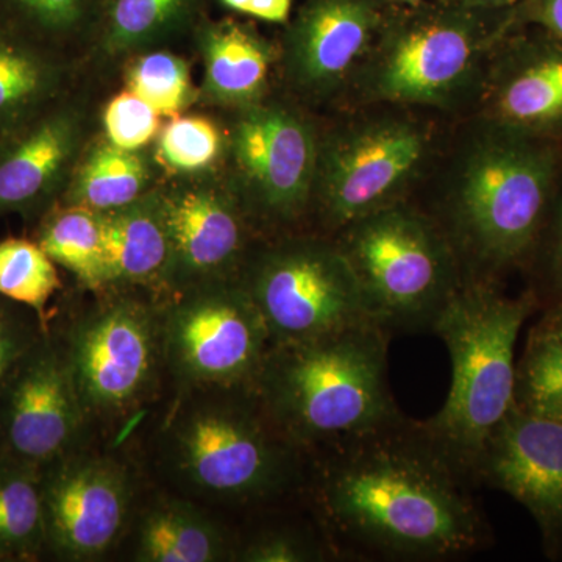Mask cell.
Returning a JSON list of instances; mask_svg holds the SVG:
<instances>
[{"label": "cell", "instance_id": "6da1fadb", "mask_svg": "<svg viewBox=\"0 0 562 562\" xmlns=\"http://www.w3.org/2000/svg\"><path fill=\"white\" fill-rule=\"evenodd\" d=\"M305 482L335 560L460 561L492 542L476 484L406 416L310 454Z\"/></svg>", "mask_w": 562, "mask_h": 562}, {"label": "cell", "instance_id": "7a4b0ae2", "mask_svg": "<svg viewBox=\"0 0 562 562\" xmlns=\"http://www.w3.org/2000/svg\"><path fill=\"white\" fill-rule=\"evenodd\" d=\"M561 144L479 120L454 121L417 202L446 233L464 281H498L538 254Z\"/></svg>", "mask_w": 562, "mask_h": 562}, {"label": "cell", "instance_id": "3957f363", "mask_svg": "<svg viewBox=\"0 0 562 562\" xmlns=\"http://www.w3.org/2000/svg\"><path fill=\"white\" fill-rule=\"evenodd\" d=\"M391 335L373 321L271 346L254 391L281 435L312 454L401 419L387 376Z\"/></svg>", "mask_w": 562, "mask_h": 562}, {"label": "cell", "instance_id": "277c9868", "mask_svg": "<svg viewBox=\"0 0 562 562\" xmlns=\"http://www.w3.org/2000/svg\"><path fill=\"white\" fill-rule=\"evenodd\" d=\"M516 29L513 11L469 9L457 0L391 5L344 109L390 103L465 120L492 52Z\"/></svg>", "mask_w": 562, "mask_h": 562}, {"label": "cell", "instance_id": "5b68a950", "mask_svg": "<svg viewBox=\"0 0 562 562\" xmlns=\"http://www.w3.org/2000/svg\"><path fill=\"white\" fill-rule=\"evenodd\" d=\"M453 122L390 103L324 114L308 231L335 236L368 214L412 201L441 157Z\"/></svg>", "mask_w": 562, "mask_h": 562}, {"label": "cell", "instance_id": "8992f818", "mask_svg": "<svg viewBox=\"0 0 562 562\" xmlns=\"http://www.w3.org/2000/svg\"><path fill=\"white\" fill-rule=\"evenodd\" d=\"M538 306L532 291L509 297L498 281H464L432 325L452 360V387L441 412L422 425L473 483L487 439L514 408V347Z\"/></svg>", "mask_w": 562, "mask_h": 562}, {"label": "cell", "instance_id": "52a82bcc", "mask_svg": "<svg viewBox=\"0 0 562 562\" xmlns=\"http://www.w3.org/2000/svg\"><path fill=\"white\" fill-rule=\"evenodd\" d=\"M166 430V457L184 487L211 501L258 505L301 490L308 454L272 424L254 390H203Z\"/></svg>", "mask_w": 562, "mask_h": 562}, {"label": "cell", "instance_id": "ba28073f", "mask_svg": "<svg viewBox=\"0 0 562 562\" xmlns=\"http://www.w3.org/2000/svg\"><path fill=\"white\" fill-rule=\"evenodd\" d=\"M333 238L353 269L366 312L391 336L432 331L464 283L446 233L413 199L351 222Z\"/></svg>", "mask_w": 562, "mask_h": 562}, {"label": "cell", "instance_id": "9c48e42d", "mask_svg": "<svg viewBox=\"0 0 562 562\" xmlns=\"http://www.w3.org/2000/svg\"><path fill=\"white\" fill-rule=\"evenodd\" d=\"M220 114L221 171L258 235L308 231L324 114L279 87L255 105Z\"/></svg>", "mask_w": 562, "mask_h": 562}, {"label": "cell", "instance_id": "30bf717a", "mask_svg": "<svg viewBox=\"0 0 562 562\" xmlns=\"http://www.w3.org/2000/svg\"><path fill=\"white\" fill-rule=\"evenodd\" d=\"M271 346L310 341L362 321L357 277L333 236L312 231L262 238L239 277Z\"/></svg>", "mask_w": 562, "mask_h": 562}, {"label": "cell", "instance_id": "8fae6325", "mask_svg": "<svg viewBox=\"0 0 562 562\" xmlns=\"http://www.w3.org/2000/svg\"><path fill=\"white\" fill-rule=\"evenodd\" d=\"M88 419L113 420L138 408L157 384L162 306L135 291H106L58 333Z\"/></svg>", "mask_w": 562, "mask_h": 562}, {"label": "cell", "instance_id": "7c38bea8", "mask_svg": "<svg viewBox=\"0 0 562 562\" xmlns=\"http://www.w3.org/2000/svg\"><path fill=\"white\" fill-rule=\"evenodd\" d=\"M161 306L165 364L181 386L254 390L271 338L241 280L203 284Z\"/></svg>", "mask_w": 562, "mask_h": 562}, {"label": "cell", "instance_id": "4fadbf2b", "mask_svg": "<svg viewBox=\"0 0 562 562\" xmlns=\"http://www.w3.org/2000/svg\"><path fill=\"white\" fill-rule=\"evenodd\" d=\"M391 5L387 0H303L277 38V87L316 113L344 109Z\"/></svg>", "mask_w": 562, "mask_h": 562}, {"label": "cell", "instance_id": "5bb4252c", "mask_svg": "<svg viewBox=\"0 0 562 562\" xmlns=\"http://www.w3.org/2000/svg\"><path fill=\"white\" fill-rule=\"evenodd\" d=\"M157 195L171 243L166 302L203 284L238 280L262 238L221 168L166 173Z\"/></svg>", "mask_w": 562, "mask_h": 562}, {"label": "cell", "instance_id": "9a60e30c", "mask_svg": "<svg viewBox=\"0 0 562 562\" xmlns=\"http://www.w3.org/2000/svg\"><path fill=\"white\" fill-rule=\"evenodd\" d=\"M102 83L85 79L0 136V217L36 224L60 203L80 158L101 133Z\"/></svg>", "mask_w": 562, "mask_h": 562}, {"label": "cell", "instance_id": "2e32d148", "mask_svg": "<svg viewBox=\"0 0 562 562\" xmlns=\"http://www.w3.org/2000/svg\"><path fill=\"white\" fill-rule=\"evenodd\" d=\"M88 419L54 328L27 351L0 401V454L44 469L83 449Z\"/></svg>", "mask_w": 562, "mask_h": 562}, {"label": "cell", "instance_id": "e0dca14e", "mask_svg": "<svg viewBox=\"0 0 562 562\" xmlns=\"http://www.w3.org/2000/svg\"><path fill=\"white\" fill-rule=\"evenodd\" d=\"M41 491L46 557L98 561L120 541L133 497L124 462L81 449L41 471Z\"/></svg>", "mask_w": 562, "mask_h": 562}, {"label": "cell", "instance_id": "ac0fdd59", "mask_svg": "<svg viewBox=\"0 0 562 562\" xmlns=\"http://www.w3.org/2000/svg\"><path fill=\"white\" fill-rule=\"evenodd\" d=\"M469 117L562 146V40L535 25L509 32Z\"/></svg>", "mask_w": 562, "mask_h": 562}, {"label": "cell", "instance_id": "d6986e66", "mask_svg": "<svg viewBox=\"0 0 562 562\" xmlns=\"http://www.w3.org/2000/svg\"><path fill=\"white\" fill-rule=\"evenodd\" d=\"M473 480L524 505L541 530L547 557L562 560V420L514 405L487 439Z\"/></svg>", "mask_w": 562, "mask_h": 562}, {"label": "cell", "instance_id": "ffe728a7", "mask_svg": "<svg viewBox=\"0 0 562 562\" xmlns=\"http://www.w3.org/2000/svg\"><path fill=\"white\" fill-rule=\"evenodd\" d=\"M202 63L198 106L228 113L261 102L277 88L279 41L258 31L255 22L205 16L191 35Z\"/></svg>", "mask_w": 562, "mask_h": 562}, {"label": "cell", "instance_id": "44dd1931", "mask_svg": "<svg viewBox=\"0 0 562 562\" xmlns=\"http://www.w3.org/2000/svg\"><path fill=\"white\" fill-rule=\"evenodd\" d=\"M213 0H101L98 21L81 65L88 79L102 85L117 79L136 55L173 49L209 16Z\"/></svg>", "mask_w": 562, "mask_h": 562}, {"label": "cell", "instance_id": "7402d4cb", "mask_svg": "<svg viewBox=\"0 0 562 562\" xmlns=\"http://www.w3.org/2000/svg\"><path fill=\"white\" fill-rule=\"evenodd\" d=\"M101 220L106 291L146 292L154 301H168L171 243L157 188L131 205L101 213Z\"/></svg>", "mask_w": 562, "mask_h": 562}, {"label": "cell", "instance_id": "603a6c76", "mask_svg": "<svg viewBox=\"0 0 562 562\" xmlns=\"http://www.w3.org/2000/svg\"><path fill=\"white\" fill-rule=\"evenodd\" d=\"M87 79L79 58L0 21V136Z\"/></svg>", "mask_w": 562, "mask_h": 562}, {"label": "cell", "instance_id": "cb8c5ba5", "mask_svg": "<svg viewBox=\"0 0 562 562\" xmlns=\"http://www.w3.org/2000/svg\"><path fill=\"white\" fill-rule=\"evenodd\" d=\"M165 176L154 147L122 149L110 143L101 131L80 158L58 205L106 213L139 201L154 191Z\"/></svg>", "mask_w": 562, "mask_h": 562}, {"label": "cell", "instance_id": "d4e9b609", "mask_svg": "<svg viewBox=\"0 0 562 562\" xmlns=\"http://www.w3.org/2000/svg\"><path fill=\"white\" fill-rule=\"evenodd\" d=\"M238 543L205 513L183 501H162L140 516L133 560L138 562L235 561Z\"/></svg>", "mask_w": 562, "mask_h": 562}, {"label": "cell", "instance_id": "484cf974", "mask_svg": "<svg viewBox=\"0 0 562 562\" xmlns=\"http://www.w3.org/2000/svg\"><path fill=\"white\" fill-rule=\"evenodd\" d=\"M35 241L85 290L106 291L101 213L57 205L35 224Z\"/></svg>", "mask_w": 562, "mask_h": 562}, {"label": "cell", "instance_id": "4316f807", "mask_svg": "<svg viewBox=\"0 0 562 562\" xmlns=\"http://www.w3.org/2000/svg\"><path fill=\"white\" fill-rule=\"evenodd\" d=\"M41 471L0 454V562L46 557Z\"/></svg>", "mask_w": 562, "mask_h": 562}, {"label": "cell", "instance_id": "83f0119b", "mask_svg": "<svg viewBox=\"0 0 562 562\" xmlns=\"http://www.w3.org/2000/svg\"><path fill=\"white\" fill-rule=\"evenodd\" d=\"M99 9L101 0H0V21L81 61Z\"/></svg>", "mask_w": 562, "mask_h": 562}, {"label": "cell", "instance_id": "f1b7e54d", "mask_svg": "<svg viewBox=\"0 0 562 562\" xmlns=\"http://www.w3.org/2000/svg\"><path fill=\"white\" fill-rule=\"evenodd\" d=\"M117 79H121L122 88L154 106L162 120L187 113L199 102L191 61L169 47L131 58L122 66Z\"/></svg>", "mask_w": 562, "mask_h": 562}, {"label": "cell", "instance_id": "f546056e", "mask_svg": "<svg viewBox=\"0 0 562 562\" xmlns=\"http://www.w3.org/2000/svg\"><path fill=\"white\" fill-rule=\"evenodd\" d=\"M151 147L165 173H194L221 168L225 151L224 121L216 111H187L162 122Z\"/></svg>", "mask_w": 562, "mask_h": 562}, {"label": "cell", "instance_id": "4dcf8cb0", "mask_svg": "<svg viewBox=\"0 0 562 562\" xmlns=\"http://www.w3.org/2000/svg\"><path fill=\"white\" fill-rule=\"evenodd\" d=\"M57 268L35 239L9 236L0 241V295L32 310L50 328L49 303L63 288Z\"/></svg>", "mask_w": 562, "mask_h": 562}, {"label": "cell", "instance_id": "1f68e13d", "mask_svg": "<svg viewBox=\"0 0 562 562\" xmlns=\"http://www.w3.org/2000/svg\"><path fill=\"white\" fill-rule=\"evenodd\" d=\"M514 405L562 420V335L539 322L516 366Z\"/></svg>", "mask_w": 562, "mask_h": 562}, {"label": "cell", "instance_id": "d6a6232c", "mask_svg": "<svg viewBox=\"0 0 562 562\" xmlns=\"http://www.w3.org/2000/svg\"><path fill=\"white\" fill-rule=\"evenodd\" d=\"M162 122L165 120L154 106L125 88L102 105V135L122 149L150 147L161 131Z\"/></svg>", "mask_w": 562, "mask_h": 562}, {"label": "cell", "instance_id": "836d02e7", "mask_svg": "<svg viewBox=\"0 0 562 562\" xmlns=\"http://www.w3.org/2000/svg\"><path fill=\"white\" fill-rule=\"evenodd\" d=\"M335 560L322 531L301 528H269L239 543L235 561L241 562H319Z\"/></svg>", "mask_w": 562, "mask_h": 562}, {"label": "cell", "instance_id": "e575fe53", "mask_svg": "<svg viewBox=\"0 0 562 562\" xmlns=\"http://www.w3.org/2000/svg\"><path fill=\"white\" fill-rule=\"evenodd\" d=\"M47 330L32 310L0 295V401L22 358Z\"/></svg>", "mask_w": 562, "mask_h": 562}, {"label": "cell", "instance_id": "d590c367", "mask_svg": "<svg viewBox=\"0 0 562 562\" xmlns=\"http://www.w3.org/2000/svg\"><path fill=\"white\" fill-rule=\"evenodd\" d=\"M546 241L547 272L562 299V161L541 243ZM539 243V246H541Z\"/></svg>", "mask_w": 562, "mask_h": 562}, {"label": "cell", "instance_id": "8d00e7d4", "mask_svg": "<svg viewBox=\"0 0 562 562\" xmlns=\"http://www.w3.org/2000/svg\"><path fill=\"white\" fill-rule=\"evenodd\" d=\"M517 29L535 25L562 40V0H524L513 10Z\"/></svg>", "mask_w": 562, "mask_h": 562}, {"label": "cell", "instance_id": "74e56055", "mask_svg": "<svg viewBox=\"0 0 562 562\" xmlns=\"http://www.w3.org/2000/svg\"><path fill=\"white\" fill-rule=\"evenodd\" d=\"M222 9L283 27L291 20L292 0H213Z\"/></svg>", "mask_w": 562, "mask_h": 562}, {"label": "cell", "instance_id": "f35d334b", "mask_svg": "<svg viewBox=\"0 0 562 562\" xmlns=\"http://www.w3.org/2000/svg\"><path fill=\"white\" fill-rule=\"evenodd\" d=\"M457 2L475 10L513 11L516 7H519L524 0H457Z\"/></svg>", "mask_w": 562, "mask_h": 562}, {"label": "cell", "instance_id": "ab89813d", "mask_svg": "<svg viewBox=\"0 0 562 562\" xmlns=\"http://www.w3.org/2000/svg\"><path fill=\"white\" fill-rule=\"evenodd\" d=\"M541 322L562 335V299L554 303L553 306H550L549 312L542 317Z\"/></svg>", "mask_w": 562, "mask_h": 562}, {"label": "cell", "instance_id": "60d3db41", "mask_svg": "<svg viewBox=\"0 0 562 562\" xmlns=\"http://www.w3.org/2000/svg\"><path fill=\"white\" fill-rule=\"evenodd\" d=\"M392 5H414V3L424 2V0H387Z\"/></svg>", "mask_w": 562, "mask_h": 562}]
</instances>
